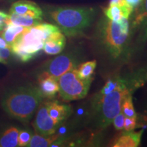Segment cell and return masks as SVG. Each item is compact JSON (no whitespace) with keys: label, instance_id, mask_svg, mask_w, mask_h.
I'll return each mask as SVG.
<instances>
[{"label":"cell","instance_id":"obj_1","mask_svg":"<svg viewBox=\"0 0 147 147\" xmlns=\"http://www.w3.org/2000/svg\"><path fill=\"white\" fill-rule=\"evenodd\" d=\"M43 98L39 88L21 87L7 93L1 100V106L11 117L23 122H28Z\"/></svg>","mask_w":147,"mask_h":147},{"label":"cell","instance_id":"obj_2","mask_svg":"<svg viewBox=\"0 0 147 147\" xmlns=\"http://www.w3.org/2000/svg\"><path fill=\"white\" fill-rule=\"evenodd\" d=\"M57 31H61L59 27L49 23L27 27L10 46L11 52L23 62L28 61L43 49L47 38Z\"/></svg>","mask_w":147,"mask_h":147},{"label":"cell","instance_id":"obj_3","mask_svg":"<svg viewBox=\"0 0 147 147\" xmlns=\"http://www.w3.org/2000/svg\"><path fill=\"white\" fill-rule=\"evenodd\" d=\"M59 28L67 36H76L89 26L93 10L87 8H58L50 12Z\"/></svg>","mask_w":147,"mask_h":147},{"label":"cell","instance_id":"obj_4","mask_svg":"<svg viewBox=\"0 0 147 147\" xmlns=\"http://www.w3.org/2000/svg\"><path fill=\"white\" fill-rule=\"evenodd\" d=\"M129 94L125 84L121 80L117 87L107 95H101L98 102L97 111L100 121L103 127H106L113 123V119L121 112L123 101Z\"/></svg>","mask_w":147,"mask_h":147},{"label":"cell","instance_id":"obj_5","mask_svg":"<svg viewBox=\"0 0 147 147\" xmlns=\"http://www.w3.org/2000/svg\"><path fill=\"white\" fill-rule=\"evenodd\" d=\"M93 79H82L76 68L67 71L58 78L59 95L65 101L80 100L87 95Z\"/></svg>","mask_w":147,"mask_h":147},{"label":"cell","instance_id":"obj_6","mask_svg":"<svg viewBox=\"0 0 147 147\" xmlns=\"http://www.w3.org/2000/svg\"><path fill=\"white\" fill-rule=\"evenodd\" d=\"M129 36V23L127 18L119 21L108 22L105 29V40L114 56L120 54Z\"/></svg>","mask_w":147,"mask_h":147},{"label":"cell","instance_id":"obj_7","mask_svg":"<svg viewBox=\"0 0 147 147\" xmlns=\"http://www.w3.org/2000/svg\"><path fill=\"white\" fill-rule=\"evenodd\" d=\"M49 102H42L36 111L34 127L36 132L43 136H49L56 131L57 124L53 120L49 114Z\"/></svg>","mask_w":147,"mask_h":147},{"label":"cell","instance_id":"obj_8","mask_svg":"<svg viewBox=\"0 0 147 147\" xmlns=\"http://www.w3.org/2000/svg\"><path fill=\"white\" fill-rule=\"evenodd\" d=\"M76 67V62L71 57L61 55L53 59L48 63L47 71L56 78Z\"/></svg>","mask_w":147,"mask_h":147},{"label":"cell","instance_id":"obj_9","mask_svg":"<svg viewBox=\"0 0 147 147\" xmlns=\"http://www.w3.org/2000/svg\"><path fill=\"white\" fill-rule=\"evenodd\" d=\"M10 13H14L30 16L36 19L42 20V11L41 8L33 1L27 0H19L11 6Z\"/></svg>","mask_w":147,"mask_h":147},{"label":"cell","instance_id":"obj_10","mask_svg":"<svg viewBox=\"0 0 147 147\" xmlns=\"http://www.w3.org/2000/svg\"><path fill=\"white\" fill-rule=\"evenodd\" d=\"M38 81L40 84L39 89L44 97L53 98L59 92V87L58 79L51 75L47 71H45L40 75Z\"/></svg>","mask_w":147,"mask_h":147},{"label":"cell","instance_id":"obj_11","mask_svg":"<svg viewBox=\"0 0 147 147\" xmlns=\"http://www.w3.org/2000/svg\"><path fill=\"white\" fill-rule=\"evenodd\" d=\"M65 46V38L61 31L53 33L45 42L43 50L48 55H55L60 53Z\"/></svg>","mask_w":147,"mask_h":147},{"label":"cell","instance_id":"obj_12","mask_svg":"<svg viewBox=\"0 0 147 147\" xmlns=\"http://www.w3.org/2000/svg\"><path fill=\"white\" fill-rule=\"evenodd\" d=\"M49 114L53 121L59 124L71 115V109L69 106L59 104L58 102H49Z\"/></svg>","mask_w":147,"mask_h":147},{"label":"cell","instance_id":"obj_13","mask_svg":"<svg viewBox=\"0 0 147 147\" xmlns=\"http://www.w3.org/2000/svg\"><path fill=\"white\" fill-rule=\"evenodd\" d=\"M142 131L133 132L126 131L116 139L113 146L115 147H136L140 144Z\"/></svg>","mask_w":147,"mask_h":147},{"label":"cell","instance_id":"obj_14","mask_svg":"<svg viewBox=\"0 0 147 147\" xmlns=\"http://www.w3.org/2000/svg\"><path fill=\"white\" fill-rule=\"evenodd\" d=\"M133 9L127 5H113L105 10V14L111 21H119L123 18L128 19Z\"/></svg>","mask_w":147,"mask_h":147},{"label":"cell","instance_id":"obj_15","mask_svg":"<svg viewBox=\"0 0 147 147\" xmlns=\"http://www.w3.org/2000/svg\"><path fill=\"white\" fill-rule=\"evenodd\" d=\"M18 134L17 128L11 127L0 136V147H16L18 145Z\"/></svg>","mask_w":147,"mask_h":147},{"label":"cell","instance_id":"obj_16","mask_svg":"<svg viewBox=\"0 0 147 147\" xmlns=\"http://www.w3.org/2000/svg\"><path fill=\"white\" fill-rule=\"evenodd\" d=\"M42 20L30 17V16L20 15V14L10 13L6 25L8 23H12L14 25L25 27H30L38 25L41 23Z\"/></svg>","mask_w":147,"mask_h":147},{"label":"cell","instance_id":"obj_17","mask_svg":"<svg viewBox=\"0 0 147 147\" xmlns=\"http://www.w3.org/2000/svg\"><path fill=\"white\" fill-rule=\"evenodd\" d=\"M26 28L27 27L14 25L12 23H8L3 28L2 38L9 45L11 46Z\"/></svg>","mask_w":147,"mask_h":147},{"label":"cell","instance_id":"obj_18","mask_svg":"<svg viewBox=\"0 0 147 147\" xmlns=\"http://www.w3.org/2000/svg\"><path fill=\"white\" fill-rule=\"evenodd\" d=\"M59 135L58 134H53L49 136H43L36 134L32 136L30 142L28 146L30 147H46L51 146L55 141L58 139Z\"/></svg>","mask_w":147,"mask_h":147},{"label":"cell","instance_id":"obj_19","mask_svg":"<svg viewBox=\"0 0 147 147\" xmlns=\"http://www.w3.org/2000/svg\"><path fill=\"white\" fill-rule=\"evenodd\" d=\"M97 62L95 60L90 61L80 64L76 68L77 74L82 79H93L92 75L94 73Z\"/></svg>","mask_w":147,"mask_h":147},{"label":"cell","instance_id":"obj_20","mask_svg":"<svg viewBox=\"0 0 147 147\" xmlns=\"http://www.w3.org/2000/svg\"><path fill=\"white\" fill-rule=\"evenodd\" d=\"M121 113L123 114L125 117H134L136 118V114L134 110L133 102H132L131 95L130 93L125 97L123 101L121 106Z\"/></svg>","mask_w":147,"mask_h":147},{"label":"cell","instance_id":"obj_21","mask_svg":"<svg viewBox=\"0 0 147 147\" xmlns=\"http://www.w3.org/2000/svg\"><path fill=\"white\" fill-rule=\"evenodd\" d=\"M121 80H113V79H110L108 80L106 83L104 85V87L102 88V89L100 91V95H107L108 93H110V92L113 91L117 87V86L119 85V82H121Z\"/></svg>","mask_w":147,"mask_h":147},{"label":"cell","instance_id":"obj_22","mask_svg":"<svg viewBox=\"0 0 147 147\" xmlns=\"http://www.w3.org/2000/svg\"><path fill=\"white\" fill-rule=\"evenodd\" d=\"M32 134L27 130H23L19 131L18 134V146H27L31 138H32Z\"/></svg>","mask_w":147,"mask_h":147},{"label":"cell","instance_id":"obj_23","mask_svg":"<svg viewBox=\"0 0 147 147\" xmlns=\"http://www.w3.org/2000/svg\"><path fill=\"white\" fill-rule=\"evenodd\" d=\"M125 117L121 112L115 117V119L113 121V123L116 129L121 130L123 128Z\"/></svg>","mask_w":147,"mask_h":147},{"label":"cell","instance_id":"obj_24","mask_svg":"<svg viewBox=\"0 0 147 147\" xmlns=\"http://www.w3.org/2000/svg\"><path fill=\"white\" fill-rule=\"evenodd\" d=\"M136 118L134 117H125L123 128L125 131H132L136 127Z\"/></svg>","mask_w":147,"mask_h":147},{"label":"cell","instance_id":"obj_25","mask_svg":"<svg viewBox=\"0 0 147 147\" xmlns=\"http://www.w3.org/2000/svg\"><path fill=\"white\" fill-rule=\"evenodd\" d=\"M10 48L0 49V63H6L7 61L10 56Z\"/></svg>","mask_w":147,"mask_h":147},{"label":"cell","instance_id":"obj_26","mask_svg":"<svg viewBox=\"0 0 147 147\" xmlns=\"http://www.w3.org/2000/svg\"><path fill=\"white\" fill-rule=\"evenodd\" d=\"M9 14H5V12L0 11V31L3 30L5 25L6 22L8 21Z\"/></svg>","mask_w":147,"mask_h":147},{"label":"cell","instance_id":"obj_27","mask_svg":"<svg viewBox=\"0 0 147 147\" xmlns=\"http://www.w3.org/2000/svg\"><path fill=\"white\" fill-rule=\"evenodd\" d=\"M124 2L130 8L134 9L142 4L143 0H124Z\"/></svg>","mask_w":147,"mask_h":147},{"label":"cell","instance_id":"obj_28","mask_svg":"<svg viewBox=\"0 0 147 147\" xmlns=\"http://www.w3.org/2000/svg\"><path fill=\"white\" fill-rule=\"evenodd\" d=\"M6 48H10V46L3 38L0 37V49H6Z\"/></svg>","mask_w":147,"mask_h":147},{"label":"cell","instance_id":"obj_29","mask_svg":"<svg viewBox=\"0 0 147 147\" xmlns=\"http://www.w3.org/2000/svg\"><path fill=\"white\" fill-rule=\"evenodd\" d=\"M123 4H125L124 2V0H110L109 5H123Z\"/></svg>","mask_w":147,"mask_h":147},{"label":"cell","instance_id":"obj_30","mask_svg":"<svg viewBox=\"0 0 147 147\" xmlns=\"http://www.w3.org/2000/svg\"><path fill=\"white\" fill-rule=\"evenodd\" d=\"M145 16H147V0H145L144 3V13L140 14V15L137 18V19H142V18Z\"/></svg>","mask_w":147,"mask_h":147},{"label":"cell","instance_id":"obj_31","mask_svg":"<svg viewBox=\"0 0 147 147\" xmlns=\"http://www.w3.org/2000/svg\"><path fill=\"white\" fill-rule=\"evenodd\" d=\"M0 32H1V31H0Z\"/></svg>","mask_w":147,"mask_h":147}]
</instances>
